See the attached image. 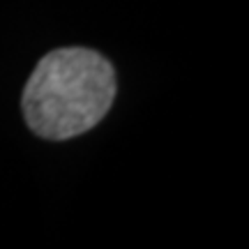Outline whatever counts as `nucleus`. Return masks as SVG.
I'll list each match as a JSON object with an SVG mask.
<instances>
[{"label":"nucleus","mask_w":249,"mask_h":249,"mask_svg":"<svg viewBox=\"0 0 249 249\" xmlns=\"http://www.w3.org/2000/svg\"><path fill=\"white\" fill-rule=\"evenodd\" d=\"M116 97V74L90 49H58L37 62L23 90L28 127L51 141L92 129Z\"/></svg>","instance_id":"1"}]
</instances>
